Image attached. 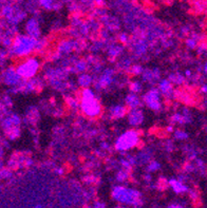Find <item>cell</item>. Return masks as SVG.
<instances>
[{
	"instance_id": "cell-1",
	"label": "cell",
	"mask_w": 207,
	"mask_h": 208,
	"mask_svg": "<svg viewBox=\"0 0 207 208\" xmlns=\"http://www.w3.org/2000/svg\"><path fill=\"white\" fill-rule=\"evenodd\" d=\"M79 108L84 115L90 118L98 117L103 112V107L95 95L94 90L91 88H84L80 92V101H79Z\"/></svg>"
},
{
	"instance_id": "cell-2",
	"label": "cell",
	"mask_w": 207,
	"mask_h": 208,
	"mask_svg": "<svg viewBox=\"0 0 207 208\" xmlns=\"http://www.w3.org/2000/svg\"><path fill=\"white\" fill-rule=\"evenodd\" d=\"M38 38H33L27 34L16 35L11 44V51L17 57H27L37 51Z\"/></svg>"
},
{
	"instance_id": "cell-3",
	"label": "cell",
	"mask_w": 207,
	"mask_h": 208,
	"mask_svg": "<svg viewBox=\"0 0 207 208\" xmlns=\"http://www.w3.org/2000/svg\"><path fill=\"white\" fill-rule=\"evenodd\" d=\"M141 141V134L137 130L131 129L128 131H125L124 133L118 136L115 141L114 148L118 152H128L132 150L140 144Z\"/></svg>"
},
{
	"instance_id": "cell-4",
	"label": "cell",
	"mask_w": 207,
	"mask_h": 208,
	"mask_svg": "<svg viewBox=\"0 0 207 208\" xmlns=\"http://www.w3.org/2000/svg\"><path fill=\"white\" fill-rule=\"evenodd\" d=\"M17 73L20 75L22 79H30L36 76L40 69V61L36 57H28L17 65L15 68Z\"/></svg>"
},
{
	"instance_id": "cell-5",
	"label": "cell",
	"mask_w": 207,
	"mask_h": 208,
	"mask_svg": "<svg viewBox=\"0 0 207 208\" xmlns=\"http://www.w3.org/2000/svg\"><path fill=\"white\" fill-rule=\"evenodd\" d=\"M20 122V117L17 114H11L2 122V127L10 139H16L20 134V129H19Z\"/></svg>"
},
{
	"instance_id": "cell-6",
	"label": "cell",
	"mask_w": 207,
	"mask_h": 208,
	"mask_svg": "<svg viewBox=\"0 0 207 208\" xmlns=\"http://www.w3.org/2000/svg\"><path fill=\"white\" fill-rule=\"evenodd\" d=\"M142 101L152 111H160L162 108V94L158 88H151L147 91Z\"/></svg>"
},
{
	"instance_id": "cell-7",
	"label": "cell",
	"mask_w": 207,
	"mask_h": 208,
	"mask_svg": "<svg viewBox=\"0 0 207 208\" xmlns=\"http://www.w3.org/2000/svg\"><path fill=\"white\" fill-rule=\"evenodd\" d=\"M113 198L118 202H124V203H133L138 198V192L135 190L128 189L123 186H117L113 189Z\"/></svg>"
},
{
	"instance_id": "cell-8",
	"label": "cell",
	"mask_w": 207,
	"mask_h": 208,
	"mask_svg": "<svg viewBox=\"0 0 207 208\" xmlns=\"http://www.w3.org/2000/svg\"><path fill=\"white\" fill-rule=\"evenodd\" d=\"M114 81V71L112 69H106L104 70L96 81H94L93 85H94L95 89L103 90L109 88Z\"/></svg>"
},
{
	"instance_id": "cell-9",
	"label": "cell",
	"mask_w": 207,
	"mask_h": 208,
	"mask_svg": "<svg viewBox=\"0 0 207 208\" xmlns=\"http://www.w3.org/2000/svg\"><path fill=\"white\" fill-rule=\"evenodd\" d=\"M3 81L8 86L13 87V88H18L21 85V82L23 81V79L20 77L18 73H17L16 69L14 68H8V69L3 73Z\"/></svg>"
},
{
	"instance_id": "cell-10",
	"label": "cell",
	"mask_w": 207,
	"mask_h": 208,
	"mask_svg": "<svg viewBox=\"0 0 207 208\" xmlns=\"http://www.w3.org/2000/svg\"><path fill=\"white\" fill-rule=\"evenodd\" d=\"M127 119H128V124L133 128H137L143 124L145 121V114H144L143 110L141 108L137 109H129L127 112Z\"/></svg>"
},
{
	"instance_id": "cell-11",
	"label": "cell",
	"mask_w": 207,
	"mask_h": 208,
	"mask_svg": "<svg viewBox=\"0 0 207 208\" xmlns=\"http://www.w3.org/2000/svg\"><path fill=\"white\" fill-rule=\"evenodd\" d=\"M158 89L161 92L162 96H165L167 98H171L174 96L175 90L173 85L168 78H163L158 81Z\"/></svg>"
},
{
	"instance_id": "cell-12",
	"label": "cell",
	"mask_w": 207,
	"mask_h": 208,
	"mask_svg": "<svg viewBox=\"0 0 207 208\" xmlns=\"http://www.w3.org/2000/svg\"><path fill=\"white\" fill-rule=\"evenodd\" d=\"M24 29H25V33H27V35H29V36L33 37V38H36V39L40 37V34H41L40 23H39L38 19L35 18V17L30 18L29 20L27 21Z\"/></svg>"
},
{
	"instance_id": "cell-13",
	"label": "cell",
	"mask_w": 207,
	"mask_h": 208,
	"mask_svg": "<svg viewBox=\"0 0 207 208\" xmlns=\"http://www.w3.org/2000/svg\"><path fill=\"white\" fill-rule=\"evenodd\" d=\"M80 50V45H79V41L71 40V39H67V40H62L58 45V53L61 55H67L74 51Z\"/></svg>"
},
{
	"instance_id": "cell-14",
	"label": "cell",
	"mask_w": 207,
	"mask_h": 208,
	"mask_svg": "<svg viewBox=\"0 0 207 208\" xmlns=\"http://www.w3.org/2000/svg\"><path fill=\"white\" fill-rule=\"evenodd\" d=\"M171 122L173 124L179 125H185L187 122H191V113L188 109H183L181 112H177L172 115Z\"/></svg>"
},
{
	"instance_id": "cell-15",
	"label": "cell",
	"mask_w": 207,
	"mask_h": 208,
	"mask_svg": "<svg viewBox=\"0 0 207 208\" xmlns=\"http://www.w3.org/2000/svg\"><path fill=\"white\" fill-rule=\"evenodd\" d=\"M127 112H128V108L125 105H113L109 108V115L113 119L123 118L124 116H126Z\"/></svg>"
},
{
	"instance_id": "cell-16",
	"label": "cell",
	"mask_w": 207,
	"mask_h": 208,
	"mask_svg": "<svg viewBox=\"0 0 207 208\" xmlns=\"http://www.w3.org/2000/svg\"><path fill=\"white\" fill-rule=\"evenodd\" d=\"M125 106L129 109H137V108H142L143 106V101L138 96V94L130 93L125 98Z\"/></svg>"
},
{
	"instance_id": "cell-17",
	"label": "cell",
	"mask_w": 207,
	"mask_h": 208,
	"mask_svg": "<svg viewBox=\"0 0 207 208\" xmlns=\"http://www.w3.org/2000/svg\"><path fill=\"white\" fill-rule=\"evenodd\" d=\"M143 76V79L147 82L153 84V82H158L160 81L161 73L158 69H147L143 70V73L141 74Z\"/></svg>"
},
{
	"instance_id": "cell-18",
	"label": "cell",
	"mask_w": 207,
	"mask_h": 208,
	"mask_svg": "<svg viewBox=\"0 0 207 208\" xmlns=\"http://www.w3.org/2000/svg\"><path fill=\"white\" fill-rule=\"evenodd\" d=\"M93 82H94V78H93V76L91 74L89 73H80V75L78 76L77 78V84L79 87H81L84 89V88H90L93 85Z\"/></svg>"
},
{
	"instance_id": "cell-19",
	"label": "cell",
	"mask_w": 207,
	"mask_h": 208,
	"mask_svg": "<svg viewBox=\"0 0 207 208\" xmlns=\"http://www.w3.org/2000/svg\"><path fill=\"white\" fill-rule=\"evenodd\" d=\"M169 81H171V84L173 86H182L185 82V77L183 75H181L180 73H172L169 75Z\"/></svg>"
},
{
	"instance_id": "cell-20",
	"label": "cell",
	"mask_w": 207,
	"mask_h": 208,
	"mask_svg": "<svg viewBox=\"0 0 207 208\" xmlns=\"http://www.w3.org/2000/svg\"><path fill=\"white\" fill-rule=\"evenodd\" d=\"M122 52H123V47H122V45H118V44H112L111 47H110L109 51H108V54H109L110 58L115 59V58H117L118 56L121 55Z\"/></svg>"
},
{
	"instance_id": "cell-21",
	"label": "cell",
	"mask_w": 207,
	"mask_h": 208,
	"mask_svg": "<svg viewBox=\"0 0 207 208\" xmlns=\"http://www.w3.org/2000/svg\"><path fill=\"white\" fill-rule=\"evenodd\" d=\"M87 69H88V61L84 60V59H80V60L75 61L74 67H73V70H74L75 72H78V73L86 72Z\"/></svg>"
},
{
	"instance_id": "cell-22",
	"label": "cell",
	"mask_w": 207,
	"mask_h": 208,
	"mask_svg": "<svg viewBox=\"0 0 207 208\" xmlns=\"http://www.w3.org/2000/svg\"><path fill=\"white\" fill-rule=\"evenodd\" d=\"M169 184L171 185V187L173 188V190L175 192H184V191H186V186L185 185H183L181 182H179V181H177V179H170V182H169Z\"/></svg>"
},
{
	"instance_id": "cell-23",
	"label": "cell",
	"mask_w": 207,
	"mask_h": 208,
	"mask_svg": "<svg viewBox=\"0 0 207 208\" xmlns=\"http://www.w3.org/2000/svg\"><path fill=\"white\" fill-rule=\"evenodd\" d=\"M129 89H130V92L131 93L138 94L142 92V90H143V84H142L140 81H134L129 85Z\"/></svg>"
},
{
	"instance_id": "cell-24",
	"label": "cell",
	"mask_w": 207,
	"mask_h": 208,
	"mask_svg": "<svg viewBox=\"0 0 207 208\" xmlns=\"http://www.w3.org/2000/svg\"><path fill=\"white\" fill-rule=\"evenodd\" d=\"M173 136L177 141H187L189 138V134L183 129H177L173 132Z\"/></svg>"
},
{
	"instance_id": "cell-25",
	"label": "cell",
	"mask_w": 207,
	"mask_h": 208,
	"mask_svg": "<svg viewBox=\"0 0 207 208\" xmlns=\"http://www.w3.org/2000/svg\"><path fill=\"white\" fill-rule=\"evenodd\" d=\"M186 45L188 49L190 50H194L197 49V47L199 45V37H189V38L186 39Z\"/></svg>"
},
{
	"instance_id": "cell-26",
	"label": "cell",
	"mask_w": 207,
	"mask_h": 208,
	"mask_svg": "<svg viewBox=\"0 0 207 208\" xmlns=\"http://www.w3.org/2000/svg\"><path fill=\"white\" fill-rule=\"evenodd\" d=\"M135 159H140L141 162H145V163H148L149 161H151V152L150 151H142L138 155L135 156Z\"/></svg>"
},
{
	"instance_id": "cell-27",
	"label": "cell",
	"mask_w": 207,
	"mask_h": 208,
	"mask_svg": "<svg viewBox=\"0 0 207 208\" xmlns=\"http://www.w3.org/2000/svg\"><path fill=\"white\" fill-rule=\"evenodd\" d=\"M161 169V164L158 163V161H149L148 162V165H147V170H148L149 172H155L158 171V170Z\"/></svg>"
},
{
	"instance_id": "cell-28",
	"label": "cell",
	"mask_w": 207,
	"mask_h": 208,
	"mask_svg": "<svg viewBox=\"0 0 207 208\" xmlns=\"http://www.w3.org/2000/svg\"><path fill=\"white\" fill-rule=\"evenodd\" d=\"M143 70H144L143 67L140 65H130L129 69H128L129 73L132 74V75H134V76L141 75V74L143 73Z\"/></svg>"
},
{
	"instance_id": "cell-29",
	"label": "cell",
	"mask_w": 207,
	"mask_h": 208,
	"mask_svg": "<svg viewBox=\"0 0 207 208\" xmlns=\"http://www.w3.org/2000/svg\"><path fill=\"white\" fill-rule=\"evenodd\" d=\"M39 4L46 10H52L55 7V0H39Z\"/></svg>"
},
{
	"instance_id": "cell-30",
	"label": "cell",
	"mask_w": 207,
	"mask_h": 208,
	"mask_svg": "<svg viewBox=\"0 0 207 208\" xmlns=\"http://www.w3.org/2000/svg\"><path fill=\"white\" fill-rule=\"evenodd\" d=\"M129 40H130V38H129V36L127 35L126 33H122V34L118 35V41H120L122 44H124V45L128 44Z\"/></svg>"
},
{
	"instance_id": "cell-31",
	"label": "cell",
	"mask_w": 207,
	"mask_h": 208,
	"mask_svg": "<svg viewBox=\"0 0 207 208\" xmlns=\"http://www.w3.org/2000/svg\"><path fill=\"white\" fill-rule=\"evenodd\" d=\"M67 102L68 105L72 108V109H77V108L79 107V102L76 98H73V97H69L67 99Z\"/></svg>"
},
{
	"instance_id": "cell-32",
	"label": "cell",
	"mask_w": 207,
	"mask_h": 208,
	"mask_svg": "<svg viewBox=\"0 0 207 208\" xmlns=\"http://www.w3.org/2000/svg\"><path fill=\"white\" fill-rule=\"evenodd\" d=\"M127 178H128V173H127V170H121L117 174V179L118 181H125Z\"/></svg>"
},
{
	"instance_id": "cell-33",
	"label": "cell",
	"mask_w": 207,
	"mask_h": 208,
	"mask_svg": "<svg viewBox=\"0 0 207 208\" xmlns=\"http://www.w3.org/2000/svg\"><path fill=\"white\" fill-rule=\"evenodd\" d=\"M206 91H207V87H206V85H203V86L201 87V93L206 94Z\"/></svg>"
},
{
	"instance_id": "cell-34",
	"label": "cell",
	"mask_w": 207,
	"mask_h": 208,
	"mask_svg": "<svg viewBox=\"0 0 207 208\" xmlns=\"http://www.w3.org/2000/svg\"><path fill=\"white\" fill-rule=\"evenodd\" d=\"M191 74H192V73H191V71H190V70H186L185 75L187 76V77H190V76H191Z\"/></svg>"
},
{
	"instance_id": "cell-35",
	"label": "cell",
	"mask_w": 207,
	"mask_h": 208,
	"mask_svg": "<svg viewBox=\"0 0 207 208\" xmlns=\"http://www.w3.org/2000/svg\"><path fill=\"white\" fill-rule=\"evenodd\" d=\"M167 131H168V132H172V131H173V127L169 126L168 128H167Z\"/></svg>"
},
{
	"instance_id": "cell-36",
	"label": "cell",
	"mask_w": 207,
	"mask_h": 208,
	"mask_svg": "<svg viewBox=\"0 0 207 208\" xmlns=\"http://www.w3.org/2000/svg\"><path fill=\"white\" fill-rule=\"evenodd\" d=\"M169 208H181V207L179 206V205H171V206H170Z\"/></svg>"
},
{
	"instance_id": "cell-37",
	"label": "cell",
	"mask_w": 207,
	"mask_h": 208,
	"mask_svg": "<svg viewBox=\"0 0 207 208\" xmlns=\"http://www.w3.org/2000/svg\"><path fill=\"white\" fill-rule=\"evenodd\" d=\"M65 1H71V0H65Z\"/></svg>"
},
{
	"instance_id": "cell-38",
	"label": "cell",
	"mask_w": 207,
	"mask_h": 208,
	"mask_svg": "<svg viewBox=\"0 0 207 208\" xmlns=\"http://www.w3.org/2000/svg\"><path fill=\"white\" fill-rule=\"evenodd\" d=\"M0 36H1V32H0Z\"/></svg>"
},
{
	"instance_id": "cell-39",
	"label": "cell",
	"mask_w": 207,
	"mask_h": 208,
	"mask_svg": "<svg viewBox=\"0 0 207 208\" xmlns=\"http://www.w3.org/2000/svg\"><path fill=\"white\" fill-rule=\"evenodd\" d=\"M0 159H1V154H0Z\"/></svg>"
}]
</instances>
